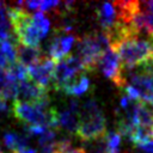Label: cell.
<instances>
[{"label":"cell","mask_w":153,"mask_h":153,"mask_svg":"<svg viewBox=\"0 0 153 153\" xmlns=\"http://www.w3.org/2000/svg\"><path fill=\"white\" fill-rule=\"evenodd\" d=\"M0 38H14L8 17V7L2 1H0Z\"/></svg>","instance_id":"obj_15"},{"label":"cell","mask_w":153,"mask_h":153,"mask_svg":"<svg viewBox=\"0 0 153 153\" xmlns=\"http://www.w3.org/2000/svg\"><path fill=\"white\" fill-rule=\"evenodd\" d=\"M49 99V90L41 87L29 78L18 82V92L16 100L22 103H39Z\"/></svg>","instance_id":"obj_8"},{"label":"cell","mask_w":153,"mask_h":153,"mask_svg":"<svg viewBox=\"0 0 153 153\" xmlns=\"http://www.w3.org/2000/svg\"><path fill=\"white\" fill-rule=\"evenodd\" d=\"M7 72L10 73V75H11L17 82H20V81H23V80H25V79L29 78V75H27V68L24 67L23 65H20L18 61L14 62V63L7 69Z\"/></svg>","instance_id":"obj_18"},{"label":"cell","mask_w":153,"mask_h":153,"mask_svg":"<svg viewBox=\"0 0 153 153\" xmlns=\"http://www.w3.org/2000/svg\"><path fill=\"white\" fill-rule=\"evenodd\" d=\"M98 67L100 68L103 75L111 80L117 87H124V85L127 84L126 74L123 73V67L118 57V54L111 47L108 48L100 56Z\"/></svg>","instance_id":"obj_5"},{"label":"cell","mask_w":153,"mask_h":153,"mask_svg":"<svg viewBox=\"0 0 153 153\" xmlns=\"http://www.w3.org/2000/svg\"><path fill=\"white\" fill-rule=\"evenodd\" d=\"M56 62L49 56H43V59L36 65L27 68L29 79L39 85L43 88L49 90L53 85V76L55 71Z\"/></svg>","instance_id":"obj_7"},{"label":"cell","mask_w":153,"mask_h":153,"mask_svg":"<svg viewBox=\"0 0 153 153\" xmlns=\"http://www.w3.org/2000/svg\"><path fill=\"white\" fill-rule=\"evenodd\" d=\"M30 136L26 133H17L13 130H6L2 134L4 145L7 147L10 153H18L19 151L29 147Z\"/></svg>","instance_id":"obj_11"},{"label":"cell","mask_w":153,"mask_h":153,"mask_svg":"<svg viewBox=\"0 0 153 153\" xmlns=\"http://www.w3.org/2000/svg\"><path fill=\"white\" fill-rule=\"evenodd\" d=\"M78 59L81 61L85 72H92L98 67L103 53L110 48L108 37L103 32H91L78 38Z\"/></svg>","instance_id":"obj_3"},{"label":"cell","mask_w":153,"mask_h":153,"mask_svg":"<svg viewBox=\"0 0 153 153\" xmlns=\"http://www.w3.org/2000/svg\"><path fill=\"white\" fill-rule=\"evenodd\" d=\"M18 92V82L10 75L7 71H0V97L6 100H16Z\"/></svg>","instance_id":"obj_13"},{"label":"cell","mask_w":153,"mask_h":153,"mask_svg":"<svg viewBox=\"0 0 153 153\" xmlns=\"http://www.w3.org/2000/svg\"><path fill=\"white\" fill-rule=\"evenodd\" d=\"M12 114V106L8 105L7 100L0 97V118H6Z\"/></svg>","instance_id":"obj_19"},{"label":"cell","mask_w":153,"mask_h":153,"mask_svg":"<svg viewBox=\"0 0 153 153\" xmlns=\"http://www.w3.org/2000/svg\"><path fill=\"white\" fill-rule=\"evenodd\" d=\"M81 149L84 153H108L105 134L87 141H81Z\"/></svg>","instance_id":"obj_16"},{"label":"cell","mask_w":153,"mask_h":153,"mask_svg":"<svg viewBox=\"0 0 153 153\" xmlns=\"http://www.w3.org/2000/svg\"><path fill=\"white\" fill-rule=\"evenodd\" d=\"M137 147H140L142 151H145L146 153H153V140H149V141H146L141 145H139Z\"/></svg>","instance_id":"obj_20"},{"label":"cell","mask_w":153,"mask_h":153,"mask_svg":"<svg viewBox=\"0 0 153 153\" xmlns=\"http://www.w3.org/2000/svg\"><path fill=\"white\" fill-rule=\"evenodd\" d=\"M75 41V36H73L72 33L66 32L61 29H55L47 48L49 57L55 62L65 59L69 55V51L72 50Z\"/></svg>","instance_id":"obj_6"},{"label":"cell","mask_w":153,"mask_h":153,"mask_svg":"<svg viewBox=\"0 0 153 153\" xmlns=\"http://www.w3.org/2000/svg\"><path fill=\"white\" fill-rule=\"evenodd\" d=\"M14 62H17L14 38H0V71H7Z\"/></svg>","instance_id":"obj_10"},{"label":"cell","mask_w":153,"mask_h":153,"mask_svg":"<svg viewBox=\"0 0 153 153\" xmlns=\"http://www.w3.org/2000/svg\"><path fill=\"white\" fill-rule=\"evenodd\" d=\"M0 153H2V151H1V147H0Z\"/></svg>","instance_id":"obj_21"},{"label":"cell","mask_w":153,"mask_h":153,"mask_svg":"<svg viewBox=\"0 0 153 153\" xmlns=\"http://www.w3.org/2000/svg\"><path fill=\"white\" fill-rule=\"evenodd\" d=\"M91 90V81L90 79L84 74L75 78L73 81H71L63 90L62 93L66 96H73V97H80L87 93Z\"/></svg>","instance_id":"obj_14"},{"label":"cell","mask_w":153,"mask_h":153,"mask_svg":"<svg viewBox=\"0 0 153 153\" xmlns=\"http://www.w3.org/2000/svg\"><path fill=\"white\" fill-rule=\"evenodd\" d=\"M106 133V121L94 99H87L80 105L76 135L81 141L99 137Z\"/></svg>","instance_id":"obj_2"},{"label":"cell","mask_w":153,"mask_h":153,"mask_svg":"<svg viewBox=\"0 0 153 153\" xmlns=\"http://www.w3.org/2000/svg\"><path fill=\"white\" fill-rule=\"evenodd\" d=\"M43 59V51L39 47H26L18 44L17 45V60L20 65L29 68Z\"/></svg>","instance_id":"obj_12"},{"label":"cell","mask_w":153,"mask_h":153,"mask_svg":"<svg viewBox=\"0 0 153 153\" xmlns=\"http://www.w3.org/2000/svg\"><path fill=\"white\" fill-rule=\"evenodd\" d=\"M56 120V129L65 130L66 134H75L79 124V114L72 111L71 109L66 108L61 111L56 110L55 112Z\"/></svg>","instance_id":"obj_9"},{"label":"cell","mask_w":153,"mask_h":153,"mask_svg":"<svg viewBox=\"0 0 153 153\" xmlns=\"http://www.w3.org/2000/svg\"><path fill=\"white\" fill-rule=\"evenodd\" d=\"M111 48L118 54L123 69H135L153 61V37L142 38L131 35L122 38Z\"/></svg>","instance_id":"obj_1"},{"label":"cell","mask_w":153,"mask_h":153,"mask_svg":"<svg viewBox=\"0 0 153 153\" xmlns=\"http://www.w3.org/2000/svg\"><path fill=\"white\" fill-rule=\"evenodd\" d=\"M105 139H106L108 153H121L120 152L121 135L117 131H108V133H105Z\"/></svg>","instance_id":"obj_17"},{"label":"cell","mask_w":153,"mask_h":153,"mask_svg":"<svg viewBox=\"0 0 153 153\" xmlns=\"http://www.w3.org/2000/svg\"><path fill=\"white\" fill-rule=\"evenodd\" d=\"M85 69L81 61L76 55H68L65 59L56 62L54 76H53V88L62 92V90L75 78L84 74Z\"/></svg>","instance_id":"obj_4"}]
</instances>
